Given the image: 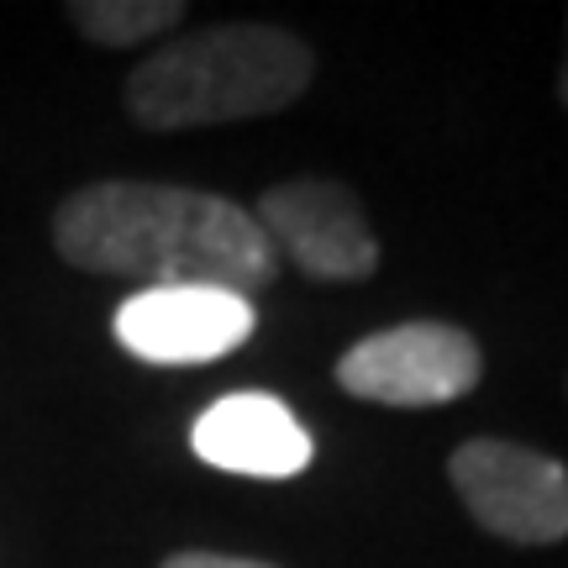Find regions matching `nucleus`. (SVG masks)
I'll return each mask as SVG.
<instances>
[{
	"mask_svg": "<svg viewBox=\"0 0 568 568\" xmlns=\"http://www.w3.org/2000/svg\"><path fill=\"white\" fill-rule=\"evenodd\" d=\"M316 53L295 32L264 21H222L169 48L126 74V111L148 132H195L280 116L305 95Z\"/></svg>",
	"mask_w": 568,
	"mask_h": 568,
	"instance_id": "2",
	"label": "nucleus"
},
{
	"mask_svg": "<svg viewBox=\"0 0 568 568\" xmlns=\"http://www.w3.org/2000/svg\"><path fill=\"white\" fill-rule=\"evenodd\" d=\"M258 226L274 253H284L316 284H358L379 268V243L368 232L364 205L337 180L301 174L268 184L258 195Z\"/></svg>",
	"mask_w": 568,
	"mask_h": 568,
	"instance_id": "5",
	"label": "nucleus"
},
{
	"mask_svg": "<svg viewBox=\"0 0 568 568\" xmlns=\"http://www.w3.org/2000/svg\"><path fill=\"white\" fill-rule=\"evenodd\" d=\"M190 447L201 464L222 474H247V479H295L301 468H311V453H316L295 410L258 389L222 395L195 422Z\"/></svg>",
	"mask_w": 568,
	"mask_h": 568,
	"instance_id": "7",
	"label": "nucleus"
},
{
	"mask_svg": "<svg viewBox=\"0 0 568 568\" xmlns=\"http://www.w3.org/2000/svg\"><path fill=\"white\" fill-rule=\"evenodd\" d=\"M53 247L84 274L148 280V290L205 284L253 295L280 274L258 216L237 201L153 180H95L53 216Z\"/></svg>",
	"mask_w": 568,
	"mask_h": 568,
	"instance_id": "1",
	"label": "nucleus"
},
{
	"mask_svg": "<svg viewBox=\"0 0 568 568\" xmlns=\"http://www.w3.org/2000/svg\"><path fill=\"white\" fill-rule=\"evenodd\" d=\"M464 510L500 542L552 548L568 537V468L537 447L474 437L447 458Z\"/></svg>",
	"mask_w": 568,
	"mask_h": 568,
	"instance_id": "4",
	"label": "nucleus"
},
{
	"mask_svg": "<svg viewBox=\"0 0 568 568\" xmlns=\"http://www.w3.org/2000/svg\"><path fill=\"white\" fill-rule=\"evenodd\" d=\"M558 101H564V111H568V48H564V69H558Z\"/></svg>",
	"mask_w": 568,
	"mask_h": 568,
	"instance_id": "10",
	"label": "nucleus"
},
{
	"mask_svg": "<svg viewBox=\"0 0 568 568\" xmlns=\"http://www.w3.org/2000/svg\"><path fill=\"white\" fill-rule=\"evenodd\" d=\"M69 21L80 38L101 42V48H138L184 21V6L180 0H80L69 6Z\"/></svg>",
	"mask_w": 568,
	"mask_h": 568,
	"instance_id": "8",
	"label": "nucleus"
},
{
	"mask_svg": "<svg viewBox=\"0 0 568 568\" xmlns=\"http://www.w3.org/2000/svg\"><path fill=\"white\" fill-rule=\"evenodd\" d=\"M253 301L232 290H205V284H169V290H138L116 305V343L142 364H216L232 347L253 337Z\"/></svg>",
	"mask_w": 568,
	"mask_h": 568,
	"instance_id": "6",
	"label": "nucleus"
},
{
	"mask_svg": "<svg viewBox=\"0 0 568 568\" xmlns=\"http://www.w3.org/2000/svg\"><path fill=\"white\" fill-rule=\"evenodd\" d=\"M485 379V353L453 322H400L368 332L337 358V385L353 400L395 410H432L464 400Z\"/></svg>",
	"mask_w": 568,
	"mask_h": 568,
	"instance_id": "3",
	"label": "nucleus"
},
{
	"mask_svg": "<svg viewBox=\"0 0 568 568\" xmlns=\"http://www.w3.org/2000/svg\"><path fill=\"white\" fill-rule=\"evenodd\" d=\"M159 568H274V564H258V558H232V552H174V558H163Z\"/></svg>",
	"mask_w": 568,
	"mask_h": 568,
	"instance_id": "9",
	"label": "nucleus"
}]
</instances>
